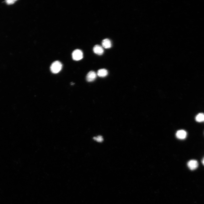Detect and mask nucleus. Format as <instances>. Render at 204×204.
<instances>
[{"label": "nucleus", "mask_w": 204, "mask_h": 204, "mask_svg": "<svg viewBox=\"0 0 204 204\" xmlns=\"http://www.w3.org/2000/svg\"><path fill=\"white\" fill-rule=\"evenodd\" d=\"M62 68L61 63L59 61H56L53 63L51 65L50 69L52 73H57L61 71Z\"/></svg>", "instance_id": "obj_1"}, {"label": "nucleus", "mask_w": 204, "mask_h": 204, "mask_svg": "<svg viewBox=\"0 0 204 204\" xmlns=\"http://www.w3.org/2000/svg\"><path fill=\"white\" fill-rule=\"evenodd\" d=\"M73 60L76 61H79L83 57V53L82 51L79 50H76L73 51L72 54Z\"/></svg>", "instance_id": "obj_2"}, {"label": "nucleus", "mask_w": 204, "mask_h": 204, "mask_svg": "<svg viewBox=\"0 0 204 204\" xmlns=\"http://www.w3.org/2000/svg\"><path fill=\"white\" fill-rule=\"evenodd\" d=\"M187 166L190 170H194L198 168V161L196 160H191L188 162Z\"/></svg>", "instance_id": "obj_3"}, {"label": "nucleus", "mask_w": 204, "mask_h": 204, "mask_svg": "<svg viewBox=\"0 0 204 204\" xmlns=\"http://www.w3.org/2000/svg\"><path fill=\"white\" fill-rule=\"evenodd\" d=\"M187 133L184 130H180L178 131L176 134L177 138L179 139H184L187 136Z\"/></svg>", "instance_id": "obj_4"}, {"label": "nucleus", "mask_w": 204, "mask_h": 204, "mask_svg": "<svg viewBox=\"0 0 204 204\" xmlns=\"http://www.w3.org/2000/svg\"><path fill=\"white\" fill-rule=\"evenodd\" d=\"M96 77V74L95 72L93 71L90 72L87 75L86 79L88 82L93 81Z\"/></svg>", "instance_id": "obj_5"}, {"label": "nucleus", "mask_w": 204, "mask_h": 204, "mask_svg": "<svg viewBox=\"0 0 204 204\" xmlns=\"http://www.w3.org/2000/svg\"><path fill=\"white\" fill-rule=\"evenodd\" d=\"M93 51L95 53L99 55H103L104 52L103 47L99 45L95 46L93 48Z\"/></svg>", "instance_id": "obj_6"}, {"label": "nucleus", "mask_w": 204, "mask_h": 204, "mask_svg": "<svg viewBox=\"0 0 204 204\" xmlns=\"http://www.w3.org/2000/svg\"><path fill=\"white\" fill-rule=\"evenodd\" d=\"M102 44L103 47L105 49H109L111 46V41L107 39L103 40L102 41Z\"/></svg>", "instance_id": "obj_7"}, {"label": "nucleus", "mask_w": 204, "mask_h": 204, "mask_svg": "<svg viewBox=\"0 0 204 204\" xmlns=\"http://www.w3.org/2000/svg\"><path fill=\"white\" fill-rule=\"evenodd\" d=\"M98 76L100 77H106L108 74V72L106 69H103L98 70L97 72Z\"/></svg>", "instance_id": "obj_8"}, {"label": "nucleus", "mask_w": 204, "mask_h": 204, "mask_svg": "<svg viewBox=\"0 0 204 204\" xmlns=\"http://www.w3.org/2000/svg\"><path fill=\"white\" fill-rule=\"evenodd\" d=\"M195 120L197 122H199L204 121V114L202 113L198 114L196 116Z\"/></svg>", "instance_id": "obj_9"}, {"label": "nucleus", "mask_w": 204, "mask_h": 204, "mask_svg": "<svg viewBox=\"0 0 204 204\" xmlns=\"http://www.w3.org/2000/svg\"><path fill=\"white\" fill-rule=\"evenodd\" d=\"M93 139L97 142H101L103 141V137L101 136H97V137H94Z\"/></svg>", "instance_id": "obj_10"}, {"label": "nucleus", "mask_w": 204, "mask_h": 204, "mask_svg": "<svg viewBox=\"0 0 204 204\" xmlns=\"http://www.w3.org/2000/svg\"><path fill=\"white\" fill-rule=\"evenodd\" d=\"M16 1L15 0H11V1H6V3L8 5H11L14 4V3Z\"/></svg>", "instance_id": "obj_11"}, {"label": "nucleus", "mask_w": 204, "mask_h": 204, "mask_svg": "<svg viewBox=\"0 0 204 204\" xmlns=\"http://www.w3.org/2000/svg\"><path fill=\"white\" fill-rule=\"evenodd\" d=\"M202 164H203V165L204 166V157L203 158V159H202Z\"/></svg>", "instance_id": "obj_12"}]
</instances>
